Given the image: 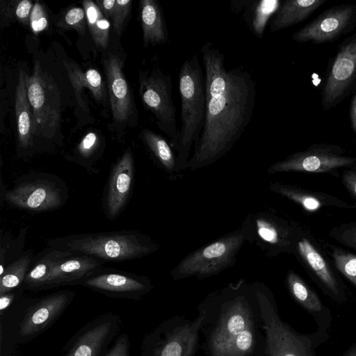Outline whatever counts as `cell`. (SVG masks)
Wrapping results in <instances>:
<instances>
[{"label":"cell","mask_w":356,"mask_h":356,"mask_svg":"<svg viewBox=\"0 0 356 356\" xmlns=\"http://www.w3.org/2000/svg\"><path fill=\"white\" fill-rule=\"evenodd\" d=\"M204 70L206 111L203 127L187 168L195 171L227 154L250 124L256 82L242 66L228 69L225 55L207 41L200 49Z\"/></svg>","instance_id":"1"},{"label":"cell","mask_w":356,"mask_h":356,"mask_svg":"<svg viewBox=\"0 0 356 356\" xmlns=\"http://www.w3.org/2000/svg\"><path fill=\"white\" fill-rule=\"evenodd\" d=\"M197 309L205 356H267L257 281L229 283L207 294Z\"/></svg>","instance_id":"2"},{"label":"cell","mask_w":356,"mask_h":356,"mask_svg":"<svg viewBox=\"0 0 356 356\" xmlns=\"http://www.w3.org/2000/svg\"><path fill=\"white\" fill-rule=\"evenodd\" d=\"M47 247L92 257L105 264L141 259L156 252L159 245L135 230L74 234L49 238Z\"/></svg>","instance_id":"3"},{"label":"cell","mask_w":356,"mask_h":356,"mask_svg":"<svg viewBox=\"0 0 356 356\" xmlns=\"http://www.w3.org/2000/svg\"><path fill=\"white\" fill-rule=\"evenodd\" d=\"M181 99V129L176 151L177 174L187 169L193 145L200 136L206 111L204 75L195 54L181 65L179 76Z\"/></svg>","instance_id":"4"},{"label":"cell","mask_w":356,"mask_h":356,"mask_svg":"<svg viewBox=\"0 0 356 356\" xmlns=\"http://www.w3.org/2000/svg\"><path fill=\"white\" fill-rule=\"evenodd\" d=\"M267 356H316L317 348L329 337L318 329L311 334H301L282 321L275 296L264 283L257 281Z\"/></svg>","instance_id":"5"},{"label":"cell","mask_w":356,"mask_h":356,"mask_svg":"<svg viewBox=\"0 0 356 356\" xmlns=\"http://www.w3.org/2000/svg\"><path fill=\"white\" fill-rule=\"evenodd\" d=\"M245 240L254 244L268 258L293 254L304 229L273 209H255L247 215L240 227Z\"/></svg>","instance_id":"6"},{"label":"cell","mask_w":356,"mask_h":356,"mask_svg":"<svg viewBox=\"0 0 356 356\" xmlns=\"http://www.w3.org/2000/svg\"><path fill=\"white\" fill-rule=\"evenodd\" d=\"M245 241L239 227L190 252L172 269L170 275L174 280L217 275L235 265Z\"/></svg>","instance_id":"7"},{"label":"cell","mask_w":356,"mask_h":356,"mask_svg":"<svg viewBox=\"0 0 356 356\" xmlns=\"http://www.w3.org/2000/svg\"><path fill=\"white\" fill-rule=\"evenodd\" d=\"M68 197L65 181L47 172H32L20 177L4 195V200L10 205L32 212L58 209Z\"/></svg>","instance_id":"8"},{"label":"cell","mask_w":356,"mask_h":356,"mask_svg":"<svg viewBox=\"0 0 356 356\" xmlns=\"http://www.w3.org/2000/svg\"><path fill=\"white\" fill-rule=\"evenodd\" d=\"M200 324L198 315L193 320L179 315L165 319L145 336L140 356H195Z\"/></svg>","instance_id":"9"},{"label":"cell","mask_w":356,"mask_h":356,"mask_svg":"<svg viewBox=\"0 0 356 356\" xmlns=\"http://www.w3.org/2000/svg\"><path fill=\"white\" fill-rule=\"evenodd\" d=\"M139 88L143 105L153 113L157 126L169 138L170 144L176 152L179 130L177 127L170 76L159 67L141 72Z\"/></svg>","instance_id":"10"},{"label":"cell","mask_w":356,"mask_h":356,"mask_svg":"<svg viewBox=\"0 0 356 356\" xmlns=\"http://www.w3.org/2000/svg\"><path fill=\"white\" fill-rule=\"evenodd\" d=\"M355 165L356 156L346 154L342 147L316 143L273 163L266 172L270 175L289 172L328 173L339 177V170Z\"/></svg>","instance_id":"11"},{"label":"cell","mask_w":356,"mask_h":356,"mask_svg":"<svg viewBox=\"0 0 356 356\" xmlns=\"http://www.w3.org/2000/svg\"><path fill=\"white\" fill-rule=\"evenodd\" d=\"M29 100L35 121V134L50 139L55 136L60 120V96L58 88L38 61L27 83Z\"/></svg>","instance_id":"12"},{"label":"cell","mask_w":356,"mask_h":356,"mask_svg":"<svg viewBox=\"0 0 356 356\" xmlns=\"http://www.w3.org/2000/svg\"><path fill=\"white\" fill-rule=\"evenodd\" d=\"M356 81V32L339 46L327 72L322 88L321 106L324 111L339 104Z\"/></svg>","instance_id":"13"},{"label":"cell","mask_w":356,"mask_h":356,"mask_svg":"<svg viewBox=\"0 0 356 356\" xmlns=\"http://www.w3.org/2000/svg\"><path fill=\"white\" fill-rule=\"evenodd\" d=\"M293 255L321 289L337 302L346 301V293L341 280L332 268L324 249L310 233L304 229L296 245Z\"/></svg>","instance_id":"14"},{"label":"cell","mask_w":356,"mask_h":356,"mask_svg":"<svg viewBox=\"0 0 356 356\" xmlns=\"http://www.w3.org/2000/svg\"><path fill=\"white\" fill-rule=\"evenodd\" d=\"M356 28V6L341 3L327 8L294 32L291 39L299 43L321 44L337 40Z\"/></svg>","instance_id":"15"},{"label":"cell","mask_w":356,"mask_h":356,"mask_svg":"<svg viewBox=\"0 0 356 356\" xmlns=\"http://www.w3.org/2000/svg\"><path fill=\"white\" fill-rule=\"evenodd\" d=\"M76 285L111 298L135 300L153 289L150 279L145 275L103 266L88 273Z\"/></svg>","instance_id":"16"},{"label":"cell","mask_w":356,"mask_h":356,"mask_svg":"<svg viewBox=\"0 0 356 356\" xmlns=\"http://www.w3.org/2000/svg\"><path fill=\"white\" fill-rule=\"evenodd\" d=\"M120 325V316L111 312L97 317L74 334L64 356H104Z\"/></svg>","instance_id":"17"},{"label":"cell","mask_w":356,"mask_h":356,"mask_svg":"<svg viewBox=\"0 0 356 356\" xmlns=\"http://www.w3.org/2000/svg\"><path fill=\"white\" fill-rule=\"evenodd\" d=\"M74 297V291L62 290L35 302L28 309L19 324V340L28 341L42 334L62 315Z\"/></svg>","instance_id":"18"},{"label":"cell","mask_w":356,"mask_h":356,"mask_svg":"<svg viewBox=\"0 0 356 356\" xmlns=\"http://www.w3.org/2000/svg\"><path fill=\"white\" fill-rule=\"evenodd\" d=\"M134 158L130 148L113 165L102 198L104 214L116 219L126 207L134 184Z\"/></svg>","instance_id":"19"},{"label":"cell","mask_w":356,"mask_h":356,"mask_svg":"<svg viewBox=\"0 0 356 356\" xmlns=\"http://www.w3.org/2000/svg\"><path fill=\"white\" fill-rule=\"evenodd\" d=\"M123 67L124 59L117 54L108 53L104 60L112 116L118 124L127 122L136 113Z\"/></svg>","instance_id":"20"},{"label":"cell","mask_w":356,"mask_h":356,"mask_svg":"<svg viewBox=\"0 0 356 356\" xmlns=\"http://www.w3.org/2000/svg\"><path fill=\"white\" fill-rule=\"evenodd\" d=\"M269 188L272 192L290 200L308 211H316L324 208H356V204H350L330 194L309 190L295 184L273 181Z\"/></svg>","instance_id":"21"},{"label":"cell","mask_w":356,"mask_h":356,"mask_svg":"<svg viewBox=\"0 0 356 356\" xmlns=\"http://www.w3.org/2000/svg\"><path fill=\"white\" fill-rule=\"evenodd\" d=\"M104 264V262L92 257L74 254L62 259L54 266L41 290L76 285L88 273Z\"/></svg>","instance_id":"22"},{"label":"cell","mask_w":356,"mask_h":356,"mask_svg":"<svg viewBox=\"0 0 356 356\" xmlns=\"http://www.w3.org/2000/svg\"><path fill=\"white\" fill-rule=\"evenodd\" d=\"M285 283L291 296L313 316L318 329L327 331L331 323L330 312L318 294L292 270L287 272Z\"/></svg>","instance_id":"23"},{"label":"cell","mask_w":356,"mask_h":356,"mask_svg":"<svg viewBox=\"0 0 356 356\" xmlns=\"http://www.w3.org/2000/svg\"><path fill=\"white\" fill-rule=\"evenodd\" d=\"M29 75L20 70L15 92V113L17 122L19 147L22 149L30 147L33 143L35 121L28 97Z\"/></svg>","instance_id":"24"},{"label":"cell","mask_w":356,"mask_h":356,"mask_svg":"<svg viewBox=\"0 0 356 356\" xmlns=\"http://www.w3.org/2000/svg\"><path fill=\"white\" fill-rule=\"evenodd\" d=\"M140 17L144 47L164 44L168 40V31L164 15L158 1L141 0Z\"/></svg>","instance_id":"25"},{"label":"cell","mask_w":356,"mask_h":356,"mask_svg":"<svg viewBox=\"0 0 356 356\" xmlns=\"http://www.w3.org/2000/svg\"><path fill=\"white\" fill-rule=\"evenodd\" d=\"M327 0H286L280 3L269 22L271 32H276L307 19Z\"/></svg>","instance_id":"26"},{"label":"cell","mask_w":356,"mask_h":356,"mask_svg":"<svg viewBox=\"0 0 356 356\" xmlns=\"http://www.w3.org/2000/svg\"><path fill=\"white\" fill-rule=\"evenodd\" d=\"M67 72L69 79L73 86L75 97L79 105L83 109L86 104L81 95L84 88L89 89L94 98L99 102H104L106 99V91L102 77L95 69L83 71L76 63L63 60Z\"/></svg>","instance_id":"27"},{"label":"cell","mask_w":356,"mask_h":356,"mask_svg":"<svg viewBox=\"0 0 356 356\" xmlns=\"http://www.w3.org/2000/svg\"><path fill=\"white\" fill-rule=\"evenodd\" d=\"M74 254L49 247L44 248L34 257L22 284L24 289L33 291H41L54 266L62 259Z\"/></svg>","instance_id":"28"},{"label":"cell","mask_w":356,"mask_h":356,"mask_svg":"<svg viewBox=\"0 0 356 356\" xmlns=\"http://www.w3.org/2000/svg\"><path fill=\"white\" fill-rule=\"evenodd\" d=\"M280 5V2L277 0H248L243 10V17L255 37L259 39L264 37L266 26Z\"/></svg>","instance_id":"29"},{"label":"cell","mask_w":356,"mask_h":356,"mask_svg":"<svg viewBox=\"0 0 356 356\" xmlns=\"http://www.w3.org/2000/svg\"><path fill=\"white\" fill-rule=\"evenodd\" d=\"M140 136L159 167L169 175H176V154L166 139L149 129L143 130Z\"/></svg>","instance_id":"30"},{"label":"cell","mask_w":356,"mask_h":356,"mask_svg":"<svg viewBox=\"0 0 356 356\" xmlns=\"http://www.w3.org/2000/svg\"><path fill=\"white\" fill-rule=\"evenodd\" d=\"M34 257L32 250H26L5 268L3 273L0 275V295L23 284Z\"/></svg>","instance_id":"31"},{"label":"cell","mask_w":356,"mask_h":356,"mask_svg":"<svg viewBox=\"0 0 356 356\" xmlns=\"http://www.w3.org/2000/svg\"><path fill=\"white\" fill-rule=\"evenodd\" d=\"M83 6L89 31L94 42L97 47L106 49L109 40L110 22L95 2L86 0L83 1Z\"/></svg>","instance_id":"32"},{"label":"cell","mask_w":356,"mask_h":356,"mask_svg":"<svg viewBox=\"0 0 356 356\" xmlns=\"http://www.w3.org/2000/svg\"><path fill=\"white\" fill-rule=\"evenodd\" d=\"M323 248L335 268L356 287V254L329 243Z\"/></svg>","instance_id":"33"},{"label":"cell","mask_w":356,"mask_h":356,"mask_svg":"<svg viewBox=\"0 0 356 356\" xmlns=\"http://www.w3.org/2000/svg\"><path fill=\"white\" fill-rule=\"evenodd\" d=\"M27 227H22L17 235L8 236L6 234L1 236L0 241V275L5 268L13 261L19 257L23 252Z\"/></svg>","instance_id":"34"},{"label":"cell","mask_w":356,"mask_h":356,"mask_svg":"<svg viewBox=\"0 0 356 356\" xmlns=\"http://www.w3.org/2000/svg\"><path fill=\"white\" fill-rule=\"evenodd\" d=\"M95 3L106 19L111 22L115 33L120 35L129 15L132 1L98 0L95 1Z\"/></svg>","instance_id":"35"},{"label":"cell","mask_w":356,"mask_h":356,"mask_svg":"<svg viewBox=\"0 0 356 356\" xmlns=\"http://www.w3.org/2000/svg\"><path fill=\"white\" fill-rule=\"evenodd\" d=\"M329 236L339 244L356 250V221L333 227Z\"/></svg>","instance_id":"36"},{"label":"cell","mask_w":356,"mask_h":356,"mask_svg":"<svg viewBox=\"0 0 356 356\" xmlns=\"http://www.w3.org/2000/svg\"><path fill=\"white\" fill-rule=\"evenodd\" d=\"M86 24V13L79 7H74L67 10L59 22L61 27L75 29L80 34L85 33Z\"/></svg>","instance_id":"37"},{"label":"cell","mask_w":356,"mask_h":356,"mask_svg":"<svg viewBox=\"0 0 356 356\" xmlns=\"http://www.w3.org/2000/svg\"><path fill=\"white\" fill-rule=\"evenodd\" d=\"M98 146V138L94 132L88 133L81 140L77 147L78 154L86 160L85 168L89 171L88 160L93 156Z\"/></svg>","instance_id":"38"},{"label":"cell","mask_w":356,"mask_h":356,"mask_svg":"<svg viewBox=\"0 0 356 356\" xmlns=\"http://www.w3.org/2000/svg\"><path fill=\"white\" fill-rule=\"evenodd\" d=\"M48 25L47 15L44 6L35 2L30 16V26L35 34L44 30Z\"/></svg>","instance_id":"39"},{"label":"cell","mask_w":356,"mask_h":356,"mask_svg":"<svg viewBox=\"0 0 356 356\" xmlns=\"http://www.w3.org/2000/svg\"><path fill=\"white\" fill-rule=\"evenodd\" d=\"M130 341L126 333L121 334L104 356H129Z\"/></svg>","instance_id":"40"},{"label":"cell","mask_w":356,"mask_h":356,"mask_svg":"<svg viewBox=\"0 0 356 356\" xmlns=\"http://www.w3.org/2000/svg\"><path fill=\"white\" fill-rule=\"evenodd\" d=\"M33 7V3L29 0L17 1L15 11V19L24 26L30 25V16Z\"/></svg>","instance_id":"41"},{"label":"cell","mask_w":356,"mask_h":356,"mask_svg":"<svg viewBox=\"0 0 356 356\" xmlns=\"http://www.w3.org/2000/svg\"><path fill=\"white\" fill-rule=\"evenodd\" d=\"M341 181L345 188L356 200V165L343 169Z\"/></svg>","instance_id":"42"},{"label":"cell","mask_w":356,"mask_h":356,"mask_svg":"<svg viewBox=\"0 0 356 356\" xmlns=\"http://www.w3.org/2000/svg\"><path fill=\"white\" fill-rule=\"evenodd\" d=\"M17 1H1V26L3 29L15 18V7Z\"/></svg>","instance_id":"43"},{"label":"cell","mask_w":356,"mask_h":356,"mask_svg":"<svg viewBox=\"0 0 356 356\" xmlns=\"http://www.w3.org/2000/svg\"><path fill=\"white\" fill-rule=\"evenodd\" d=\"M24 289H25L23 285H22L14 290L0 295V311L1 314L11 305L17 295L21 294Z\"/></svg>","instance_id":"44"},{"label":"cell","mask_w":356,"mask_h":356,"mask_svg":"<svg viewBox=\"0 0 356 356\" xmlns=\"http://www.w3.org/2000/svg\"><path fill=\"white\" fill-rule=\"evenodd\" d=\"M349 117L351 129L356 136V93L350 105Z\"/></svg>","instance_id":"45"},{"label":"cell","mask_w":356,"mask_h":356,"mask_svg":"<svg viewBox=\"0 0 356 356\" xmlns=\"http://www.w3.org/2000/svg\"><path fill=\"white\" fill-rule=\"evenodd\" d=\"M343 356H356V343L350 346Z\"/></svg>","instance_id":"46"}]
</instances>
